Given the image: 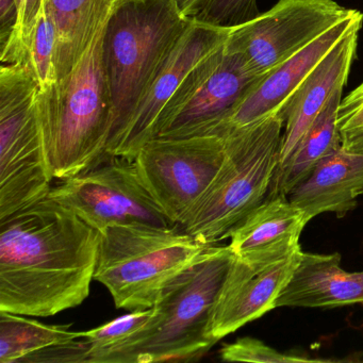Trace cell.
Instances as JSON below:
<instances>
[{
  "label": "cell",
  "instance_id": "1",
  "mask_svg": "<svg viewBox=\"0 0 363 363\" xmlns=\"http://www.w3.org/2000/svg\"><path fill=\"white\" fill-rule=\"evenodd\" d=\"M99 231L46 199L0 220V310L50 318L90 295Z\"/></svg>",
  "mask_w": 363,
  "mask_h": 363
},
{
  "label": "cell",
  "instance_id": "2",
  "mask_svg": "<svg viewBox=\"0 0 363 363\" xmlns=\"http://www.w3.org/2000/svg\"><path fill=\"white\" fill-rule=\"evenodd\" d=\"M228 245H210L161 291L147 324L95 363L195 361L218 342L210 337L214 306L233 258Z\"/></svg>",
  "mask_w": 363,
  "mask_h": 363
},
{
  "label": "cell",
  "instance_id": "3",
  "mask_svg": "<svg viewBox=\"0 0 363 363\" xmlns=\"http://www.w3.org/2000/svg\"><path fill=\"white\" fill-rule=\"evenodd\" d=\"M105 27L71 73L38 92V118L54 180L78 175L105 158L114 122L104 65Z\"/></svg>",
  "mask_w": 363,
  "mask_h": 363
},
{
  "label": "cell",
  "instance_id": "4",
  "mask_svg": "<svg viewBox=\"0 0 363 363\" xmlns=\"http://www.w3.org/2000/svg\"><path fill=\"white\" fill-rule=\"evenodd\" d=\"M192 23L174 0H126L114 8L103 38L114 114L107 147L122 135Z\"/></svg>",
  "mask_w": 363,
  "mask_h": 363
},
{
  "label": "cell",
  "instance_id": "5",
  "mask_svg": "<svg viewBox=\"0 0 363 363\" xmlns=\"http://www.w3.org/2000/svg\"><path fill=\"white\" fill-rule=\"evenodd\" d=\"M284 116H274L223 135L226 155L220 171L179 228L205 245L229 233L267 199L279 165Z\"/></svg>",
  "mask_w": 363,
  "mask_h": 363
},
{
  "label": "cell",
  "instance_id": "6",
  "mask_svg": "<svg viewBox=\"0 0 363 363\" xmlns=\"http://www.w3.org/2000/svg\"><path fill=\"white\" fill-rule=\"evenodd\" d=\"M99 231L94 280L127 311L152 308L165 284L208 247L179 226L111 225Z\"/></svg>",
  "mask_w": 363,
  "mask_h": 363
},
{
  "label": "cell",
  "instance_id": "7",
  "mask_svg": "<svg viewBox=\"0 0 363 363\" xmlns=\"http://www.w3.org/2000/svg\"><path fill=\"white\" fill-rule=\"evenodd\" d=\"M40 86L27 63L0 69V220L52 190L37 111Z\"/></svg>",
  "mask_w": 363,
  "mask_h": 363
},
{
  "label": "cell",
  "instance_id": "8",
  "mask_svg": "<svg viewBox=\"0 0 363 363\" xmlns=\"http://www.w3.org/2000/svg\"><path fill=\"white\" fill-rule=\"evenodd\" d=\"M48 197L96 230L111 225L177 227L146 189L133 160L124 157L106 154L95 167L60 180Z\"/></svg>",
  "mask_w": 363,
  "mask_h": 363
},
{
  "label": "cell",
  "instance_id": "9",
  "mask_svg": "<svg viewBox=\"0 0 363 363\" xmlns=\"http://www.w3.org/2000/svg\"><path fill=\"white\" fill-rule=\"evenodd\" d=\"M225 155L220 135L157 137L140 148L133 162L155 201L180 226L213 182Z\"/></svg>",
  "mask_w": 363,
  "mask_h": 363
},
{
  "label": "cell",
  "instance_id": "10",
  "mask_svg": "<svg viewBox=\"0 0 363 363\" xmlns=\"http://www.w3.org/2000/svg\"><path fill=\"white\" fill-rule=\"evenodd\" d=\"M354 11L335 0H278L264 13L231 29L225 48L262 78Z\"/></svg>",
  "mask_w": 363,
  "mask_h": 363
},
{
  "label": "cell",
  "instance_id": "11",
  "mask_svg": "<svg viewBox=\"0 0 363 363\" xmlns=\"http://www.w3.org/2000/svg\"><path fill=\"white\" fill-rule=\"evenodd\" d=\"M301 252L299 239L233 252L214 306L210 337L218 342L277 308L278 297L292 278Z\"/></svg>",
  "mask_w": 363,
  "mask_h": 363
},
{
  "label": "cell",
  "instance_id": "12",
  "mask_svg": "<svg viewBox=\"0 0 363 363\" xmlns=\"http://www.w3.org/2000/svg\"><path fill=\"white\" fill-rule=\"evenodd\" d=\"M230 31L193 21L155 78L126 128L116 142L108 146L106 154L133 160L144 144L157 138L161 116L169 101L186 84L193 69L225 45Z\"/></svg>",
  "mask_w": 363,
  "mask_h": 363
},
{
  "label": "cell",
  "instance_id": "13",
  "mask_svg": "<svg viewBox=\"0 0 363 363\" xmlns=\"http://www.w3.org/2000/svg\"><path fill=\"white\" fill-rule=\"evenodd\" d=\"M362 26L363 14L354 10L352 16L325 31L294 56L259 79L216 135L222 137L228 131L252 126L274 116L286 118L291 101L318 63L346 35L356 29H362Z\"/></svg>",
  "mask_w": 363,
  "mask_h": 363
},
{
  "label": "cell",
  "instance_id": "14",
  "mask_svg": "<svg viewBox=\"0 0 363 363\" xmlns=\"http://www.w3.org/2000/svg\"><path fill=\"white\" fill-rule=\"evenodd\" d=\"M261 78L240 55L224 48L222 60L192 101L159 133L163 138L216 135L220 127Z\"/></svg>",
  "mask_w": 363,
  "mask_h": 363
},
{
  "label": "cell",
  "instance_id": "15",
  "mask_svg": "<svg viewBox=\"0 0 363 363\" xmlns=\"http://www.w3.org/2000/svg\"><path fill=\"white\" fill-rule=\"evenodd\" d=\"M360 30L352 31L333 48L295 94L286 110L279 165L292 154L333 93L344 89L347 84L350 69L356 60Z\"/></svg>",
  "mask_w": 363,
  "mask_h": 363
},
{
  "label": "cell",
  "instance_id": "16",
  "mask_svg": "<svg viewBox=\"0 0 363 363\" xmlns=\"http://www.w3.org/2000/svg\"><path fill=\"white\" fill-rule=\"evenodd\" d=\"M90 343L69 325H48L0 310V362L88 363Z\"/></svg>",
  "mask_w": 363,
  "mask_h": 363
},
{
  "label": "cell",
  "instance_id": "17",
  "mask_svg": "<svg viewBox=\"0 0 363 363\" xmlns=\"http://www.w3.org/2000/svg\"><path fill=\"white\" fill-rule=\"evenodd\" d=\"M340 263L337 252H301L292 278L278 297L277 308L363 305V271L350 273Z\"/></svg>",
  "mask_w": 363,
  "mask_h": 363
},
{
  "label": "cell",
  "instance_id": "18",
  "mask_svg": "<svg viewBox=\"0 0 363 363\" xmlns=\"http://www.w3.org/2000/svg\"><path fill=\"white\" fill-rule=\"evenodd\" d=\"M363 195V154L339 147L318 162L312 173L289 195L309 220L318 214L345 216Z\"/></svg>",
  "mask_w": 363,
  "mask_h": 363
},
{
  "label": "cell",
  "instance_id": "19",
  "mask_svg": "<svg viewBox=\"0 0 363 363\" xmlns=\"http://www.w3.org/2000/svg\"><path fill=\"white\" fill-rule=\"evenodd\" d=\"M116 7L112 0H44V11L56 28L58 80L82 60Z\"/></svg>",
  "mask_w": 363,
  "mask_h": 363
},
{
  "label": "cell",
  "instance_id": "20",
  "mask_svg": "<svg viewBox=\"0 0 363 363\" xmlns=\"http://www.w3.org/2000/svg\"><path fill=\"white\" fill-rule=\"evenodd\" d=\"M343 89L333 93L292 154L277 167L267 197L286 195L312 173L322 159L341 147L337 113Z\"/></svg>",
  "mask_w": 363,
  "mask_h": 363
},
{
  "label": "cell",
  "instance_id": "21",
  "mask_svg": "<svg viewBox=\"0 0 363 363\" xmlns=\"http://www.w3.org/2000/svg\"><path fill=\"white\" fill-rule=\"evenodd\" d=\"M309 218L286 195L267 197L229 233L235 254L299 239Z\"/></svg>",
  "mask_w": 363,
  "mask_h": 363
},
{
  "label": "cell",
  "instance_id": "22",
  "mask_svg": "<svg viewBox=\"0 0 363 363\" xmlns=\"http://www.w3.org/2000/svg\"><path fill=\"white\" fill-rule=\"evenodd\" d=\"M152 307L129 311V313L120 316L103 326L88 331H82L80 337L88 340L90 343L88 363H95L101 354L122 345L127 340L139 333L152 318Z\"/></svg>",
  "mask_w": 363,
  "mask_h": 363
},
{
  "label": "cell",
  "instance_id": "23",
  "mask_svg": "<svg viewBox=\"0 0 363 363\" xmlns=\"http://www.w3.org/2000/svg\"><path fill=\"white\" fill-rule=\"evenodd\" d=\"M56 46V28L43 9L24 60L33 69L41 89L52 86L58 80L55 59Z\"/></svg>",
  "mask_w": 363,
  "mask_h": 363
},
{
  "label": "cell",
  "instance_id": "24",
  "mask_svg": "<svg viewBox=\"0 0 363 363\" xmlns=\"http://www.w3.org/2000/svg\"><path fill=\"white\" fill-rule=\"evenodd\" d=\"M18 20L9 42L0 48V61L3 65L24 62L31 38L40 16L44 0H16Z\"/></svg>",
  "mask_w": 363,
  "mask_h": 363
},
{
  "label": "cell",
  "instance_id": "25",
  "mask_svg": "<svg viewBox=\"0 0 363 363\" xmlns=\"http://www.w3.org/2000/svg\"><path fill=\"white\" fill-rule=\"evenodd\" d=\"M259 14L257 0H203L193 21L233 29L254 20Z\"/></svg>",
  "mask_w": 363,
  "mask_h": 363
},
{
  "label": "cell",
  "instance_id": "26",
  "mask_svg": "<svg viewBox=\"0 0 363 363\" xmlns=\"http://www.w3.org/2000/svg\"><path fill=\"white\" fill-rule=\"evenodd\" d=\"M220 358L227 362H323L324 359H312L306 354H286L254 337H241L226 344L220 350Z\"/></svg>",
  "mask_w": 363,
  "mask_h": 363
},
{
  "label": "cell",
  "instance_id": "27",
  "mask_svg": "<svg viewBox=\"0 0 363 363\" xmlns=\"http://www.w3.org/2000/svg\"><path fill=\"white\" fill-rule=\"evenodd\" d=\"M337 126L342 147L347 152L363 154V82L342 97Z\"/></svg>",
  "mask_w": 363,
  "mask_h": 363
},
{
  "label": "cell",
  "instance_id": "28",
  "mask_svg": "<svg viewBox=\"0 0 363 363\" xmlns=\"http://www.w3.org/2000/svg\"><path fill=\"white\" fill-rule=\"evenodd\" d=\"M18 20L16 0H0V48L9 42Z\"/></svg>",
  "mask_w": 363,
  "mask_h": 363
},
{
  "label": "cell",
  "instance_id": "29",
  "mask_svg": "<svg viewBox=\"0 0 363 363\" xmlns=\"http://www.w3.org/2000/svg\"><path fill=\"white\" fill-rule=\"evenodd\" d=\"M174 1L179 11L192 21L203 3V0H174Z\"/></svg>",
  "mask_w": 363,
  "mask_h": 363
},
{
  "label": "cell",
  "instance_id": "30",
  "mask_svg": "<svg viewBox=\"0 0 363 363\" xmlns=\"http://www.w3.org/2000/svg\"><path fill=\"white\" fill-rule=\"evenodd\" d=\"M114 4H116V6L120 5V4L124 3V1H126V0H112Z\"/></svg>",
  "mask_w": 363,
  "mask_h": 363
}]
</instances>
